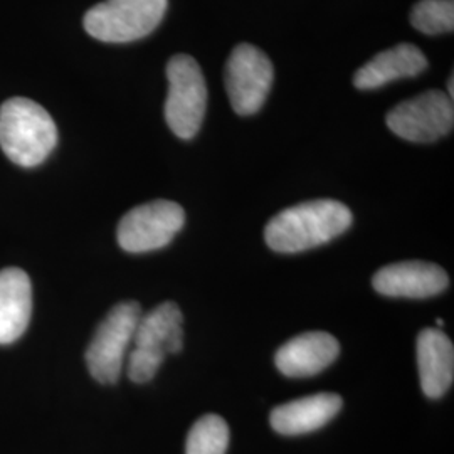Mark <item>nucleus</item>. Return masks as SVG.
Segmentation results:
<instances>
[{
    "mask_svg": "<svg viewBox=\"0 0 454 454\" xmlns=\"http://www.w3.org/2000/svg\"><path fill=\"white\" fill-rule=\"evenodd\" d=\"M33 313V285L26 271H0V345L19 340L27 330Z\"/></svg>",
    "mask_w": 454,
    "mask_h": 454,
    "instance_id": "obj_13",
    "label": "nucleus"
},
{
    "mask_svg": "<svg viewBox=\"0 0 454 454\" xmlns=\"http://www.w3.org/2000/svg\"><path fill=\"white\" fill-rule=\"evenodd\" d=\"M389 130L407 142L431 144L453 130V98L439 90L424 91L394 106L387 114Z\"/></svg>",
    "mask_w": 454,
    "mask_h": 454,
    "instance_id": "obj_7",
    "label": "nucleus"
},
{
    "mask_svg": "<svg viewBox=\"0 0 454 454\" xmlns=\"http://www.w3.org/2000/svg\"><path fill=\"white\" fill-rule=\"evenodd\" d=\"M168 95L165 120L182 140H191L200 130L207 108V86L202 69L192 56L177 54L167 65Z\"/></svg>",
    "mask_w": 454,
    "mask_h": 454,
    "instance_id": "obj_3",
    "label": "nucleus"
},
{
    "mask_svg": "<svg viewBox=\"0 0 454 454\" xmlns=\"http://www.w3.org/2000/svg\"><path fill=\"white\" fill-rule=\"evenodd\" d=\"M168 0H105L82 19L84 29L101 43H131L153 33Z\"/></svg>",
    "mask_w": 454,
    "mask_h": 454,
    "instance_id": "obj_4",
    "label": "nucleus"
},
{
    "mask_svg": "<svg viewBox=\"0 0 454 454\" xmlns=\"http://www.w3.org/2000/svg\"><path fill=\"white\" fill-rule=\"evenodd\" d=\"M418 369L422 392L439 399L451 389L454 379V347L441 330L426 328L418 337Z\"/></svg>",
    "mask_w": 454,
    "mask_h": 454,
    "instance_id": "obj_12",
    "label": "nucleus"
},
{
    "mask_svg": "<svg viewBox=\"0 0 454 454\" xmlns=\"http://www.w3.org/2000/svg\"><path fill=\"white\" fill-rule=\"evenodd\" d=\"M58 144L51 114L29 98H11L0 106V148L20 167L44 162Z\"/></svg>",
    "mask_w": 454,
    "mask_h": 454,
    "instance_id": "obj_2",
    "label": "nucleus"
},
{
    "mask_svg": "<svg viewBox=\"0 0 454 454\" xmlns=\"http://www.w3.org/2000/svg\"><path fill=\"white\" fill-rule=\"evenodd\" d=\"M140 317L142 309L137 301H121L98 325L84 360L88 371L99 384L118 382Z\"/></svg>",
    "mask_w": 454,
    "mask_h": 454,
    "instance_id": "obj_5",
    "label": "nucleus"
},
{
    "mask_svg": "<svg viewBox=\"0 0 454 454\" xmlns=\"http://www.w3.org/2000/svg\"><path fill=\"white\" fill-rule=\"evenodd\" d=\"M271 59L251 44H239L226 63V90L232 110L241 116L258 114L273 86Z\"/></svg>",
    "mask_w": 454,
    "mask_h": 454,
    "instance_id": "obj_8",
    "label": "nucleus"
},
{
    "mask_svg": "<svg viewBox=\"0 0 454 454\" xmlns=\"http://www.w3.org/2000/svg\"><path fill=\"white\" fill-rule=\"evenodd\" d=\"M427 67V59L414 44H399L375 54L354 74L357 90H375L401 78H414Z\"/></svg>",
    "mask_w": 454,
    "mask_h": 454,
    "instance_id": "obj_15",
    "label": "nucleus"
},
{
    "mask_svg": "<svg viewBox=\"0 0 454 454\" xmlns=\"http://www.w3.org/2000/svg\"><path fill=\"white\" fill-rule=\"evenodd\" d=\"M341 404L339 394L320 392L276 407L270 422L276 433L283 436L309 434L332 421L340 412Z\"/></svg>",
    "mask_w": 454,
    "mask_h": 454,
    "instance_id": "obj_11",
    "label": "nucleus"
},
{
    "mask_svg": "<svg viewBox=\"0 0 454 454\" xmlns=\"http://www.w3.org/2000/svg\"><path fill=\"white\" fill-rule=\"evenodd\" d=\"M453 74H451V76H450V91H448V97L450 98H453L454 97V93H453Z\"/></svg>",
    "mask_w": 454,
    "mask_h": 454,
    "instance_id": "obj_18",
    "label": "nucleus"
},
{
    "mask_svg": "<svg viewBox=\"0 0 454 454\" xmlns=\"http://www.w3.org/2000/svg\"><path fill=\"white\" fill-rule=\"evenodd\" d=\"M340 354V343L326 332H309L286 341L275 356L276 369L292 379L324 372Z\"/></svg>",
    "mask_w": 454,
    "mask_h": 454,
    "instance_id": "obj_10",
    "label": "nucleus"
},
{
    "mask_svg": "<svg viewBox=\"0 0 454 454\" xmlns=\"http://www.w3.org/2000/svg\"><path fill=\"white\" fill-rule=\"evenodd\" d=\"M229 426L215 414H207L195 422L187 436L185 454H226Z\"/></svg>",
    "mask_w": 454,
    "mask_h": 454,
    "instance_id": "obj_16",
    "label": "nucleus"
},
{
    "mask_svg": "<svg viewBox=\"0 0 454 454\" xmlns=\"http://www.w3.org/2000/svg\"><path fill=\"white\" fill-rule=\"evenodd\" d=\"M352 221V212L339 200H309L276 214L264 229V239L276 253H301L339 238Z\"/></svg>",
    "mask_w": 454,
    "mask_h": 454,
    "instance_id": "obj_1",
    "label": "nucleus"
},
{
    "mask_svg": "<svg viewBox=\"0 0 454 454\" xmlns=\"http://www.w3.org/2000/svg\"><path fill=\"white\" fill-rule=\"evenodd\" d=\"M373 290L392 298H429L450 285L448 273L433 262L403 261L379 270L372 278Z\"/></svg>",
    "mask_w": 454,
    "mask_h": 454,
    "instance_id": "obj_9",
    "label": "nucleus"
},
{
    "mask_svg": "<svg viewBox=\"0 0 454 454\" xmlns=\"http://www.w3.org/2000/svg\"><path fill=\"white\" fill-rule=\"evenodd\" d=\"M411 24L427 35L453 33V0H419L411 11Z\"/></svg>",
    "mask_w": 454,
    "mask_h": 454,
    "instance_id": "obj_17",
    "label": "nucleus"
},
{
    "mask_svg": "<svg viewBox=\"0 0 454 454\" xmlns=\"http://www.w3.org/2000/svg\"><path fill=\"white\" fill-rule=\"evenodd\" d=\"M184 317L179 305L167 301L157 309L142 313L133 335V348L167 357L184 348Z\"/></svg>",
    "mask_w": 454,
    "mask_h": 454,
    "instance_id": "obj_14",
    "label": "nucleus"
},
{
    "mask_svg": "<svg viewBox=\"0 0 454 454\" xmlns=\"http://www.w3.org/2000/svg\"><path fill=\"white\" fill-rule=\"evenodd\" d=\"M185 224V211L172 200H152L127 212L116 231L118 244L127 253L162 249Z\"/></svg>",
    "mask_w": 454,
    "mask_h": 454,
    "instance_id": "obj_6",
    "label": "nucleus"
}]
</instances>
